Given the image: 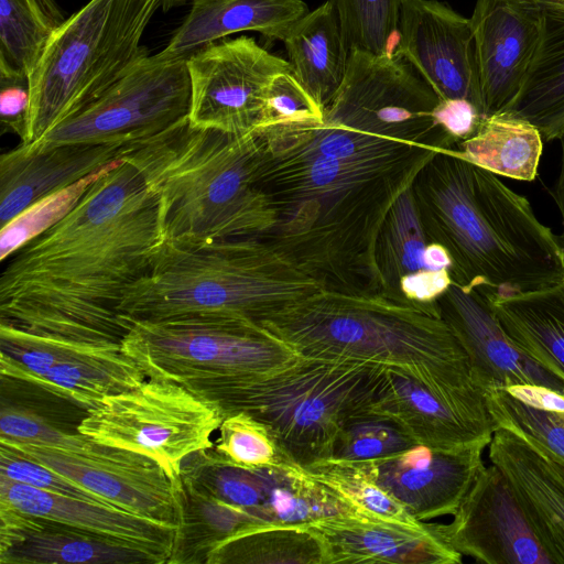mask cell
<instances>
[{"label": "cell", "mask_w": 564, "mask_h": 564, "mask_svg": "<svg viewBox=\"0 0 564 564\" xmlns=\"http://www.w3.org/2000/svg\"><path fill=\"white\" fill-rule=\"evenodd\" d=\"M258 187L275 223L260 239L345 293H380L376 246L395 198L438 148L397 142L365 155L314 148L297 121L254 131Z\"/></svg>", "instance_id": "cell-2"}, {"label": "cell", "mask_w": 564, "mask_h": 564, "mask_svg": "<svg viewBox=\"0 0 564 564\" xmlns=\"http://www.w3.org/2000/svg\"><path fill=\"white\" fill-rule=\"evenodd\" d=\"M134 143L24 144L0 158V225L6 226L42 198L121 160Z\"/></svg>", "instance_id": "cell-21"}, {"label": "cell", "mask_w": 564, "mask_h": 564, "mask_svg": "<svg viewBox=\"0 0 564 564\" xmlns=\"http://www.w3.org/2000/svg\"><path fill=\"white\" fill-rule=\"evenodd\" d=\"M429 242L412 183L395 198L379 232L376 264L381 294L398 301L403 282L424 271H434L425 260Z\"/></svg>", "instance_id": "cell-36"}, {"label": "cell", "mask_w": 564, "mask_h": 564, "mask_svg": "<svg viewBox=\"0 0 564 564\" xmlns=\"http://www.w3.org/2000/svg\"><path fill=\"white\" fill-rule=\"evenodd\" d=\"M305 469L360 517L411 527H421L425 522L411 516L351 462L326 459Z\"/></svg>", "instance_id": "cell-38"}, {"label": "cell", "mask_w": 564, "mask_h": 564, "mask_svg": "<svg viewBox=\"0 0 564 564\" xmlns=\"http://www.w3.org/2000/svg\"><path fill=\"white\" fill-rule=\"evenodd\" d=\"M482 447L441 451L414 445L398 454L351 462L416 520L454 514L485 466Z\"/></svg>", "instance_id": "cell-18"}, {"label": "cell", "mask_w": 564, "mask_h": 564, "mask_svg": "<svg viewBox=\"0 0 564 564\" xmlns=\"http://www.w3.org/2000/svg\"><path fill=\"white\" fill-rule=\"evenodd\" d=\"M542 453V452H541ZM546 456V455H545ZM547 457V456H546ZM551 459V458H550ZM551 462L553 463V465L555 466L556 470L558 471L560 476L562 477V479L564 480V467L556 464L555 462H553L551 459Z\"/></svg>", "instance_id": "cell-50"}, {"label": "cell", "mask_w": 564, "mask_h": 564, "mask_svg": "<svg viewBox=\"0 0 564 564\" xmlns=\"http://www.w3.org/2000/svg\"><path fill=\"white\" fill-rule=\"evenodd\" d=\"M282 42L293 76L324 112L343 84L349 55L333 1L297 20Z\"/></svg>", "instance_id": "cell-29"}, {"label": "cell", "mask_w": 564, "mask_h": 564, "mask_svg": "<svg viewBox=\"0 0 564 564\" xmlns=\"http://www.w3.org/2000/svg\"><path fill=\"white\" fill-rule=\"evenodd\" d=\"M0 444L46 466L121 510L176 525L174 487L158 463L144 466L90 459L3 436H0Z\"/></svg>", "instance_id": "cell-20"}, {"label": "cell", "mask_w": 564, "mask_h": 564, "mask_svg": "<svg viewBox=\"0 0 564 564\" xmlns=\"http://www.w3.org/2000/svg\"><path fill=\"white\" fill-rule=\"evenodd\" d=\"M440 98L395 50L350 51L346 75L323 112V122L405 143L454 149L436 123Z\"/></svg>", "instance_id": "cell-11"}, {"label": "cell", "mask_w": 564, "mask_h": 564, "mask_svg": "<svg viewBox=\"0 0 564 564\" xmlns=\"http://www.w3.org/2000/svg\"><path fill=\"white\" fill-rule=\"evenodd\" d=\"M490 464L508 480L552 564H564V480L549 457L517 434L496 429Z\"/></svg>", "instance_id": "cell-24"}, {"label": "cell", "mask_w": 564, "mask_h": 564, "mask_svg": "<svg viewBox=\"0 0 564 564\" xmlns=\"http://www.w3.org/2000/svg\"><path fill=\"white\" fill-rule=\"evenodd\" d=\"M186 63L191 124L235 134L264 126L271 84L291 72L289 61L250 36L212 43L187 56Z\"/></svg>", "instance_id": "cell-13"}, {"label": "cell", "mask_w": 564, "mask_h": 564, "mask_svg": "<svg viewBox=\"0 0 564 564\" xmlns=\"http://www.w3.org/2000/svg\"><path fill=\"white\" fill-rule=\"evenodd\" d=\"M31 104L30 76L24 72L0 69V119L2 133L17 134L23 143L28 134Z\"/></svg>", "instance_id": "cell-46"}, {"label": "cell", "mask_w": 564, "mask_h": 564, "mask_svg": "<svg viewBox=\"0 0 564 564\" xmlns=\"http://www.w3.org/2000/svg\"><path fill=\"white\" fill-rule=\"evenodd\" d=\"M123 159L138 169L156 198L161 243L261 238L275 223L257 185L254 131L198 128L187 117L134 143Z\"/></svg>", "instance_id": "cell-4"}, {"label": "cell", "mask_w": 564, "mask_h": 564, "mask_svg": "<svg viewBox=\"0 0 564 564\" xmlns=\"http://www.w3.org/2000/svg\"><path fill=\"white\" fill-rule=\"evenodd\" d=\"M417 445L392 417L372 409L354 415L339 430L329 459L364 462L388 457Z\"/></svg>", "instance_id": "cell-41"}, {"label": "cell", "mask_w": 564, "mask_h": 564, "mask_svg": "<svg viewBox=\"0 0 564 564\" xmlns=\"http://www.w3.org/2000/svg\"><path fill=\"white\" fill-rule=\"evenodd\" d=\"M66 19L56 0H0V69L31 77Z\"/></svg>", "instance_id": "cell-37"}, {"label": "cell", "mask_w": 564, "mask_h": 564, "mask_svg": "<svg viewBox=\"0 0 564 564\" xmlns=\"http://www.w3.org/2000/svg\"><path fill=\"white\" fill-rule=\"evenodd\" d=\"M162 0H89L58 28L32 76L28 134L37 142L149 55L142 36Z\"/></svg>", "instance_id": "cell-7"}, {"label": "cell", "mask_w": 564, "mask_h": 564, "mask_svg": "<svg viewBox=\"0 0 564 564\" xmlns=\"http://www.w3.org/2000/svg\"><path fill=\"white\" fill-rule=\"evenodd\" d=\"M1 564H167L144 549L88 534L0 499Z\"/></svg>", "instance_id": "cell-22"}, {"label": "cell", "mask_w": 564, "mask_h": 564, "mask_svg": "<svg viewBox=\"0 0 564 564\" xmlns=\"http://www.w3.org/2000/svg\"><path fill=\"white\" fill-rule=\"evenodd\" d=\"M494 429H506L564 467V394L542 386L486 393Z\"/></svg>", "instance_id": "cell-32"}, {"label": "cell", "mask_w": 564, "mask_h": 564, "mask_svg": "<svg viewBox=\"0 0 564 564\" xmlns=\"http://www.w3.org/2000/svg\"><path fill=\"white\" fill-rule=\"evenodd\" d=\"M171 481L176 500V529L167 564L206 563L218 544L248 527L263 523L248 510L220 500L181 474Z\"/></svg>", "instance_id": "cell-31"}, {"label": "cell", "mask_w": 564, "mask_h": 564, "mask_svg": "<svg viewBox=\"0 0 564 564\" xmlns=\"http://www.w3.org/2000/svg\"><path fill=\"white\" fill-rule=\"evenodd\" d=\"M209 564H329L326 543L312 523H260L218 544Z\"/></svg>", "instance_id": "cell-35"}, {"label": "cell", "mask_w": 564, "mask_h": 564, "mask_svg": "<svg viewBox=\"0 0 564 564\" xmlns=\"http://www.w3.org/2000/svg\"><path fill=\"white\" fill-rule=\"evenodd\" d=\"M323 120V111L295 79L292 72L278 75L270 87L267 120L275 123Z\"/></svg>", "instance_id": "cell-45"}, {"label": "cell", "mask_w": 564, "mask_h": 564, "mask_svg": "<svg viewBox=\"0 0 564 564\" xmlns=\"http://www.w3.org/2000/svg\"><path fill=\"white\" fill-rule=\"evenodd\" d=\"M394 50L440 99L468 100L484 116L470 19L443 1L402 0Z\"/></svg>", "instance_id": "cell-14"}, {"label": "cell", "mask_w": 564, "mask_h": 564, "mask_svg": "<svg viewBox=\"0 0 564 564\" xmlns=\"http://www.w3.org/2000/svg\"><path fill=\"white\" fill-rule=\"evenodd\" d=\"M145 379L121 344L102 343L58 361L26 383L88 410L105 397L131 390Z\"/></svg>", "instance_id": "cell-30"}, {"label": "cell", "mask_w": 564, "mask_h": 564, "mask_svg": "<svg viewBox=\"0 0 564 564\" xmlns=\"http://www.w3.org/2000/svg\"><path fill=\"white\" fill-rule=\"evenodd\" d=\"M384 381L382 365L301 357L240 383L218 406L267 424L282 452L306 468L330 458L341 426L372 408Z\"/></svg>", "instance_id": "cell-8"}, {"label": "cell", "mask_w": 564, "mask_h": 564, "mask_svg": "<svg viewBox=\"0 0 564 564\" xmlns=\"http://www.w3.org/2000/svg\"><path fill=\"white\" fill-rule=\"evenodd\" d=\"M180 474L220 500L243 508L257 518L263 495L254 468L239 466L210 447L187 456L182 462Z\"/></svg>", "instance_id": "cell-39"}, {"label": "cell", "mask_w": 564, "mask_h": 564, "mask_svg": "<svg viewBox=\"0 0 564 564\" xmlns=\"http://www.w3.org/2000/svg\"><path fill=\"white\" fill-rule=\"evenodd\" d=\"M308 11L303 0H194L162 52L187 57L242 31H256L268 40L282 41L291 26Z\"/></svg>", "instance_id": "cell-26"}, {"label": "cell", "mask_w": 564, "mask_h": 564, "mask_svg": "<svg viewBox=\"0 0 564 564\" xmlns=\"http://www.w3.org/2000/svg\"><path fill=\"white\" fill-rule=\"evenodd\" d=\"M121 160L42 198L1 227L0 260L4 261L10 258L25 243L62 220L77 205L89 187Z\"/></svg>", "instance_id": "cell-42"}, {"label": "cell", "mask_w": 564, "mask_h": 564, "mask_svg": "<svg viewBox=\"0 0 564 564\" xmlns=\"http://www.w3.org/2000/svg\"><path fill=\"white\" fill-rule=\"evenodd\" d=\"M560 143H561V165H560V172L555 182V185L552 189V197L557 206V209L561 215L562 220V234L561 239L564 245V132L560 137Z\"/></svg>", "instance_id": "cell-48"}, {"label": "cell", "mask_w": 564, "mask_h": 564, "mask_svg": "<svg viewBox=\"0 0 564 564\" xmlns=\"http://www.w3.org/2000/svg\"><path fill=\"white\" fill-rule=\"evenodd\" d=\"M0 475L51 494L119 509L102 497L3 444H0Z\"/></svg>", "instance_id": "cell-44"}, {"label": "cell", "mask_w": 564, "mask_h": 564, "mask_svg": "<svg viewBox=\"0 0 564 564\" xmlns=\"http://www.w3.org/2000/svg\"><path fill=\"white\" fill-rule=\"evenodd\" d=\"M322 534L329 564H460L463 555L445 539L442 523L421 527L355 514L312 523Z\"/></svg>", "instance_id": "cell-23"}, {"label": "cell", "mask_w": 564, "mask_h": 564, "mask_svg": "<svg viewBox=\"0 0 564 564\" xmlns=\"http://www.w3.org/2000/svg\"><path fill=\"white\" fill-rule=\"evenodd\" d=\"M160 243L156 198L122 159L62 220L10 257L0 278V323L121 344L131 323L119 305Z\"/></svg>", "instance_id": "cell-1"}, {"label": "cell", "mask_w": 564, "mask_h": 564, "mask_svg": "<svg viewBox=\"0 0 564 564\" xmlns=\"http://www.w3.org/2000/svg\"><path fill=\"white\" fill-rule=\"evenodd\" d=\"M187 57L162 51L138 62L97 99L69 117L30 149L62 143H137L189 115Z\"/></svg>", "instance_id": "cell-12"}, {"label": "cell", "mask_w": 564, "mask_h": 564, "mask_svg": "<svg viewBox=\"0 0 564 564\" xmlns=\"http://www.w3.org/2000/svg\"><path fill=\"white\" fill-rule=\"evenodd\" d=\"M469 19L484 116L505 112L522 86L539 42L540 0H477Z\"/></svg>", "instance_id": "cell-19"}, {"label": "cell", "mask_w": 564, "mask_h": 564, "mask_svg": "<svg viewBox=\"0 0 564 564\" xmlns=\"http://www.w3.org/2000/svg\"><path fill=\"white\" fill-rule=\"evenodd\" d=\"M0 499L22 512L156 553L167 563L173 552L176 525L170 522L51 494L1 475Z\"/></svg>", "instance_id": "cell-25"}, {"label": "cell", "mask_w": 564, "mask_h": 564, "mask_svg": "<svg viewBox=\"0 0 564 564\" xmlns=\"http://www.w3.org/2000/svg\"><path fill=\"white\" fill-rule=\"evenodd\" d=\"M430 242L451 256L453 282L507 295L564 279V245L542 224L525 196L497 175L438 150L413 182Z\"/></svg>", "instance_id": "cell-3"}, {"label": "cell", "mask_w": 564, "mask_h": 564, "mask_svg": "<svg viewBox=\"0 0 564 564\" xmlns=\"http://www.w3.org/2000/svg\"><path fill=\"white\" fill-rule=\"evenodd\" d=\"M456 147L463 159L496 175L532 182L538 175L543 138L532 123L500 112L484 117L475 134Z\"/></svg>", "instance_id": "cell-34"}, {"label": "cell", "mask_w": 564, "mask_h": 564, "mask_svg": "<svg viewBox=\"0 0 564 564\" xmlns=\"http://www.w3.org/2000/svg\"><path fill=\"white\" fill-rule=\"evenodd\" d=\"M130 323L121 347L147 379L176 383L216 405L240 383L301 358L245 317Z\"/></svg>", "instance_id": "cell-9"}, {"label": "cell", "mask_w": 564, "mask_h": 564, "mask_svg": "<svg viewBox=\"0 0 564 564\" xmlns=\"http://www.w3.org/2000/svg\"><path fill=\"white\" fill-rule=\"evenodd\" d=\"M371 409L395 420L416 444L434 449L486 448L495 431L484 393L437 389L393 367H386Z\"/></svg>", "instance_id": "cell-15"}, {"label": "cell", "mask_w": 564, "mask_h": 564, "mask_svg": "<svg viewBox=\"0 0 564 564\" xmlns=\"http://www.w3.org/2000/svg\"><path fill=\"white\" fill-rule=\"evenodd\" d=\"M346 51L375 55L394 51L402 0H332Z\"/></svg>", "instance_id": "cell-40"}, {"label": "cell", "mask_w": 564, "mask_h": 564, "mask_svg": "<svg viewBox=\"0 0 564 564\" xmlns=\"http://www.w3.org/2000/svg\"><path fill=\"white\" fill-rule=\"evenodd\" d=\"M254 469L262 485L263 501L256 513L261 522L299 524L349 514L358 516L304 467L289 457Z\"/></svg>", "instance_id": "cell-33"}, {"label": "cell", "mask_w": 564, "mask_h": 564, "mask_svg": "<svg viewBox=\"0 0 564 564\" xmlns=\"http://www.w3.org/2000/svg\"><path fill=\"white\" fill-rule=\"evenodd\" d=\"M437 306L468 357L474 382L485 394L523 384L564 394V381L528 357L506 334L484 291L452 282Z\"/></svg>", "instance_id": "cell-17"}, {"label": "cell", "mask_w": 564, "mask_h": 564, "mask_svg": "<svg viewBox=\"0 0 564 564\" xmlns=\"http://www.w3.org/2000/svg\"><path fill=\"white\" fill-rule=\"evenodd\" d=\"M443 535L463 556L486 564H552L508 480L490 464L478 473Z\"/></svg>", "instance_id": "cell-16"}, {"label": "cell", "mask_w": 564, "mask_h": 564, "mask_svg": "<svg viewBox=\"0 0 564 564\" xmlns=\"http://www.w3.org/2000/svg\"><path fill=\"white\" fill-rule=\"evenodd\" d=\"M479 289L513 344L564 381V279L549 288L507 295Z\"/></svg>", "instance_id": "cell-28"}, {"label": "cell", "mask_w": 564, "mask_h": 564, "mask_svg": "<svg viewBox=\"0 0 564 564\" xmlns=\"http://www.w3.org/2000/svg\"><path fill=\"white\" fill-rule=\"evenodd\" d=\"M433 115L454 144L474 135L484 118L475 105L465 99H440Z\"/></svg>", "instance_id": "cell-47"}, {"label": "cell", "mask_w": 564, "mask_h": 564, "mask_svg": "<svg viewBox=\"0 0 564 564\" xmlns=\"http://www.w3.org/2000/svg\"><path fill=\"white\" fill-rule=\"evenodd\" d=\"M322 289L319 281L259 237L160 243L118 311L128 322L245 317L258 323Z\"/></svg>", "instance_id": "cell-6"}, {"label": "cell", "mask_w": 564, "mask_h": 564, "mask_svg": "<svg viewBox=\"0 0 564 564\" xmlns=\"http://www.w3.org/2000/svg\"><path fill=\"white\" fill-rule=\"evenodd\" d=\"M193 1L194 0H162L161 9L163 12H167L175 7Z\"/></svg>", "instance_id": "cell-49"}, {"label": "cell", "mask_w": 564, "mask_h": 564, "mask_svg": "<svg viewBox=\"0 0 564 564\" xmlns=\"http://www.w3.org/2000/svg\"><path fill=\"white\" fill-rule=\"evenodd\" d=\"M218 431L213 447L239 466L258 468L288 457L270 427L245 411L227 414Z\"/></svg>", "instance_id": "cell-43"}, {"label": "cell", "mask_w": 564, "mask_h": 564, "mask_svg": "<svg viewBox=\"0 0 564 564\" xmlns=\"http://www.w3.org/2000/svg\"><path fill=\"white\" fill-rule=\"evenodd\" d=\"M86 411L77 432L153 459L171 480L187 456L214 446L212 436L226 416L182 386L153 379L105 397Z\"/></svg>", "instance_id": "cell-10"}, {"label": "cell", "mask_w": 564, "mask_h": 564, "mask_svg": "<svg viewBox=\"0 0 564 564\" xmlns=\"http://www.w3.org/2000/svg\"><path fill=\"white\" fill-rule=\"evenodd\" d=\"M258 324L301 357L372 362L437 389L484 393L437 303L417 305L381 293L322 289Z\"/></svg>", "instance_id": "cell-5"}, {"label": "cell", "mask_w": 564, "mask_h": 564, "mask_svg": "<svg viewBox=\"0 0 564 564\" xmlns=\"http://www.w3.org/2000/svg\"><path fill=\"white\" fill-rule=\"evenodd\" d=\"M539 42L510 107L505 111L535 126L543 140L564 132V0H540Z\"/></svg>", "instance_id": "cell-27"}]
</instances>
